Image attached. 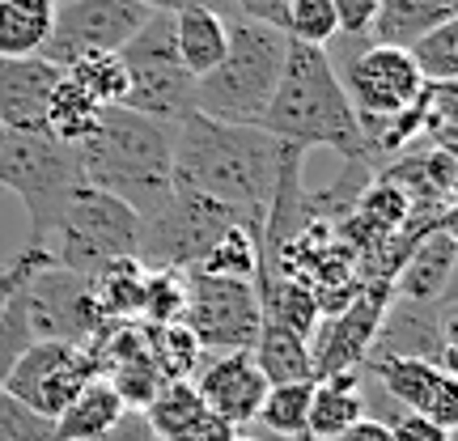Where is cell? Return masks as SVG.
<instances>
[{
	"mask_svg": "<svg viewBox=\"0 0 458 441\" xmlns=\"http://www.w3.org/2000/svg\"><path fill=\"white\" fill-rule=\"evenodd\" d=\"M145 280L148 267L136 255L111 259L106 267H98L89 276V289H94L102 318L106 323H140V314H145Z\"/></svg>",
	"mask_w": 458,
	"mask_h": 441,
	"instance_id": "23",
	"label": "cell"
},
{
	"mask_svg": "<svg viewBox=\"0 0 458 441\" xmlns=\"http://www.w3.org/2000/svg\"><path fill=\"white\" fill-rule=\"evenodd\" d=\"M55 21V0H0V60L38 55Z\"/></svg>",
	"mask_w": 458,
	"mask_h": 441,
	"instance_id": "25",
	"label": "cell"
},
{
	"mask_svg": "<svg viewBox=\"0 0 458 441\" xmlns=\"http://www.w3.org/2000/svg\"><path fill=\"white\" fill-rule=\"evenodd\" d=\"M199 272L208 276H229V280H250L259 276V229L250 225H233L221 233V242L204 255Z\"/></svg>",
	"mask_w": 458,
	"mask_h": 441,
	"instance_id": "31",
	"label": "cell"
},
{
	"mask_svg": "<svg viewBox=\"0 0 458 441\" xmlns=\"http://www.w3.org/2000/svg\"><path fill=\"white\" fill-rule=\"evenodd\" d=\"M340 85L352 111H357L360 128L365 123H382L391 114L408 111L411 102L420 98V72L411 64V55L403 47H382V43H369L365 51H357L340 72Z\"/></svg>",
	"mask_w": 458,
	"mask_h": 441,
	"instance_id": "14",
	"label": "cell"
},
{
	"mask_svg": "<svg viewBox=\"0 0 458 441\" xmlns=\"http://www.w3.org/2000/svg\"><path fill=\"white\" fill-rule=\"evenodd\" d=\"M408 55L425 85H454V77H458V17L433 26L428 34H420L408 47Z\"/></svg>",
	"mask_w": 458,
	"mask_h": 441,
	"instance_id": "32",
	"label": "cell"
},
{
	"mask_svg": "<svg viewBox=\"0 0 458 441\" xmlns=\"http://www.w3.org/2000/svg\"><path fill=\"white\" fill-rule=\"evenodd\" d=\"M68 81H77L98 102V106H123L128 98V72H123V60L119 51H98V55H81L64 68Z\"/></svg>",
	"mask_w": 458,
	"mask_h": 441,
	"instance_id": "30",
	"label": "cell"
},
{
	"mask_svg": "<svg viewBox=\"0 0 458 441\" xmlns=\"http://www.w3.org/2000/svg\"><path fill=\"white\" fill-rule=\"evenodd\" d=\"M454 259H458V242L450 221L425 229V238L411 246L408 263L399 267L394 280V297H408V301H442L454 284Z\"/></svg>",
	"mask_w": 458,
	"mask_h": 441,
	"instance_id": "19",
	"label": "cell"
},
{
	"mask_svg": "<svg viewBox=\"0 0 458 441\" xmlns=\"http://www.w3.org/2000/svg\"><path fill=\"white\" fill-rule=\"evenodd\" d=\"M145 340L162 382H191L199 357H204V348H199V340L191 331L182 323H165V327H148L145 323Z\"/></svg>",
	"mask_w": 458,
	"mask_h": 441,
	"instance_id": "28",
	"label": "cell"
},
{
	"mask_svg": "<svg viewBox=\"0 0 458 441\" xmlns=\"http://www.w3.org/2000/svg\"><path fill=\"white\" fill-rule=\"evenodd\" d=\"M233 441H255V437H246V433H242V428H238V437H233Z\"/></svg>",
	"mask_w": 458,
	"mask_h": 441,
	"instance_id": "43",
	"label": "cell"
},
{
	"mask_svg": "<svg viewBox=\"0 0 458 441\" xmlns=\"http://www.w3.org/2000/svg\"><path fill=\"white\" fill-rule=\"evenodd\" d=\"M191 386L204 399V408L216 411L233 428H242L259 411L263 394H267V377L250 352H204L191 374Z\"/></svg>",
	"mask_w": 458,
	"mask_h": 441,
	"instance_id": "16",
	"label": "cell"
},
{
	"mask_svg": "<svg viewBox=\"0 0 458 441\" xmlns=\"http://www.w3.org/2000/svg\"><path fill=\"white\" fill-rule=\"evenodd\" d=\"M250 357H255V365L263 369L267 386L314 377L310 340H306V335H297V331H289V327H280V323H263L259 340H255V348H250Z\"/></svg>",
	"mask_w": 458,
	"mask_h": 441,
	"instance_id": "26",
	"label": "cell"
},
{
	"mask_svg": "<svg viewBox=\"0 0 458 441\" xmlns=\"http://www.w3.org/2000/svg\"><path fill=\"white\" fill-rule=\"evenodd\" d=\"M34 343V331H30V314H26V301H21V293L0 310V386H4V377H9V369H13L17 360H21V352Z\"/></svg>",
	"mask_w": 458,
	"mask_h": 441,
	"instance_id": "35",
	"label": "cell"
},
{
	"mask_svg": "<svg viewBox=\"0 0 458 441\" xmlns=\"http://www.w3.org/2000/svg\"><path fill=\"white\" fill-rule=\"evenodd\" d=\"M47 263H51L47 250L26 246V250H21V255L9 263V267H0V310H4V306H9V301H13L21 289H26V280H30L38 267H47Z\"/></svg>",
	"mask_w": 458,
	"mask_h": 441,
	"instance_id": "36",
	"label": "cell"
},
{
	"mask_svg": "<svg viewBox=\"0 0 458 441\" xmlns=\"http://www.w3.org/2000/svg\"><path fill=\"white\" fill-rule=\"evenodd\" d=\"M123 72H128V98L123 106L165 123H179L196 111V77H187L174 51V26L170 13H148V21L119 47Z\"/></svg>",
	"mask_w": 458,
	"mask_h": 441,
	"instance_id": "7",
	"label": "cell"
},
{
	"mask_svg": "<svg viewBox=\"0 0 458 441\" xmlns=\"http://www.w3.org/2000/svg\"><path fill=\"white\" fill-rule=\"evenodd\" d=\"M289 34L229 17V47L225 60L196 81V114L216 123H242L259 128L267 102L276 94L280 68H284Z\"/></svg>",
	"mask_w": 458,
	"mask_h": 441,
	"instance_id": "4",
	"label": "cell"
},
{
	"mask_svg": "<svg viewBox=\"0 0 458 441\" xmlns=\"http://www.w3.org/2000/svg\"><path fill=\"white\" fill-rule=\"evenodd\" d=\"M64 68L26 55V60H0V128L43 131V111Z\"/></svg>",
	"mask_w": 458,
	"mask_h": 441,
	"instance_id": "18",
	"label": "cell"
},
{
	"mask_svg": "<svg viewBox=\"0 0 458 441\" xmlns=\"http://www.w3.org/2000/svg\"><path fill=\"white\" fill-rule=\"evenodd\" d=\"M284 441H314L310 433H297V437H284Z\"/></svg>",
	"mask_w": 458,
	"mask_h": 441,
	"instance_id": "42",
	"label": "cell"
},
{
	"mask_svg": "<svg viewBox=\"0 0 458 441\" xmlns=\"http://www.w3.org/2000/svg\"><path fill=\"white\" fill-rule=\"evenodd\" d=\"M98 111L102 106L85 94L81 85L60 77L47 98V111H43V131L64 140V145H81L85 136L94 131V123H98Z\"/></svg>",
	"mask_w": 458,
	"mask_h": 441,
	"instance_id": "27",
	"label": "cell"
},
{
	"mask_svg": "<svg viewBox=\"0 0 458 441\" xmlns=\"http://www.w3.org/2000/svg\"><path fill=\"white\" fill-rule=\"evenodd\" d=\"M289 148L263 128L216 123L191 111L174 123V187L216 199L263 229Z\"/></svg>",
	"mask_w": 458,
	"mask_h": 441,
	"instance_id": "1",
	"label": "cell"
},
{
	"mask_svg": "<svg viewBox=\"0 0 458 441\" xmlns=\"http://www.w3.org/2000/svg\"><path fill=\"white\" fill-rule=\"evenodd\" d=\"M233 437H238V428L229 425V420H221L216 411L204 408L191 425H182L170 441H233Z\"/></svg>",
	"mask_w": 458,
	"mask_h": 441,
	"instance_id": "38",
	"label": "cell"
},
{
	"mask_svg": "<svg viewBox=\"0 0 458 441\" xmlns=\"http://www.w3.org/2000/svg\"><path fill=\"white\" fill-rule=\"evenodd\" d=\"M360 369H340V374L314 377L310 394V416H306V433L314 441L340 437L348 425H357L365 416V391H360Z\"/></svg>",
	"mask_w": 458,
	"mask_h": 441,
	"instance_id": "21",
	"label": "cell"
},
{
	"mask_svg": "<svg viewBox=\"0 0 458 441\" xmlns=\"http://www.w3.org/2000/svg\"><path fill=\"white\" fill-rule=\"evenodd\" d=\"M310 394H314V377H301V382H276L267 386L259 403V416L267 433L276 437H297L306 433V416H310Z\"/></svg>",
	"mask_w": 458,
	"mask_h": 441,
	"instance_id": "29",
	"label": "cell"
},
{
	"mask_svg": "<svg viewBox=\"0 0 458 441\" xmlns=\"http://www.w3.org/2000/svg\"><path fill=\"white\" fill-rule=\"evenodd\" d=\"M182 310H187V272H174V267H148L145 314H140V323H148V327L182 323Z\"/></svg>",
	"mask_w": 458,
	"mask_h": 441,
	"instance_id": "33",
	"label": "cell"
},
{
	"mask_svg": "<svg viewBox=\"0 0 458 441\" xmlns=\"http://www.w3.org/2000/svg\"><path fill=\"white\" fill-rule=\"evenodd\" d=\"M360 374H374L377 386L403 403V411L428 416V420H437L445 428L458 425V382L454 374H445L442 365L408 360V357H382V360H365Z\"/></svg>",
	"mask_w": 458,
	"mask_h": 441,
	"instance_id": "17",
	"label": "cell"
},
{
	"mask_svg": "<svg viewBox=\"0 0 458 441\" xmlns=\"http://www.w3.org/2000/svg\"><path fill=\"white\" fill-rule=\"evenodd\" d=\"M89 377H98V365H94L85 343L34 340L21 352V360L9 369L0 391L9 394V399H17V403H26L30 411H38V416L55 420L77 399V391H81Z\"/></svg>",
	"mask_w": 458,
	"mask_h": 441,
	"instance_id": "11",
	"label": "cell"
},
{
	"mask_svg": "<svg viewBox=\"0 0 458 441\" xmlns=\"http://www.w3.org/2000/svg\"><path fill=\"white\" fill-rule=\"evenodd\" d=\"M284 34L293 43H310V47H327L340 38V21L331 0H293L289 17H284Z\"/></svg>",
	"mask_w": 458,
	"mask_h": 441,
	"instance_id": "34",
	"label": "cell"
},
{
	"mask_svg": "<svg viewBox=\"0 0 458 441\" xmlns=\"http://www.w3.org/2000/svg\"><path fill=\"white\" fill-rule=\"evenodd\" d=\"M77 153L85 182L123 199L140 221L174 196V123L165 119L128 106H102Z\"/></svg>",
	"mask_w": 458,
	"mask_h": 441,
	"instance_id": "3",
	"label": "cell"
},
{
	"mask_svg": "<svg viewBox=\"0 0 458 441\" xmlns=\"http://www.w3.org/2000/svg\"><path fill=\"white\" fill-rule=\"evenodd\" d=\"M94 441H157V437H153V428H148L145 411H140V408H128L111 428H106V433H98Z\"/></svg>",
	"mask_w": 458,
	"mask_h": 441,
	"instance_id": "40",
	"label": "cell"
},
{
	"mask_svg": "<svg viewBox=\"0 0 458 441\" xmlns=\"http://www.w3.org/2000/svg\"><path fill=\"white\" fill-rule=\"evenodd\" d=\"M182 327L196 335L204 352H250L263 327L255 284L250 280L208 276L199 267H187Z\"/></svg>",
	"mask_w": 458,
	"mask_h": 441,
	"instance_id": "9",
	"label": "cell"
},
{
	"mask_svg": "<svg viewBox=\"0 0 458 441\" xmlns=\"http://www.w3.org/2000/svg\"><path fill=\"white\" fill-rule=\"evenodd\" d=\"M233 13L242 21H259V26H272V30H284V17H289V4L293 0H229Z\"/></svg>",
	"mask_w": 458,
	"mask_h": 441,
	"instance_id": "39",
	"label": "cell"
},
{
	"mask_svg": "<svg viewBox=\"0 0 458 441\" xmlns=\"http://www.w3.org/2000/svg\"><path fill=\"white\" fill-rule=\"evenodd\" d=\"M148 13L153 9L145 0H64L55 4V21L38 55L68 68L81 55L119 51L148 21Z\"/></svg>",
	"mask_w": 458,
	"mask_h": 441,
	"instance_id": "10",
	"label": "cell"
},
{
	"mask_svg": "<svg viewBox=\"0 0 458 441\" xmlns=\"http://www.w3.org/2000/svg\"><path fill=\"white\" fill-rule=\"evenodd\" d=\"M259 128L297 148H331L344 162L369 165L374 148L360 131V119L340 85V68L331 64L327 47L293 43L284 51L276 94L263 111Z\"/></svg>",
	"mask_w": 458,
	"mask_h": 441,
	"instance_id": "2",
	"label": "cell"
},
{
	"mask_svg": "<svg viewBox=\"0 0 458 441\" xmlns=\"http://www.w3.org/2000/svg\"><path fill=\"white\" fill-rule=\"evenodd\" d=\"M391 428V441H454V428L437 425L428 416H416V411H399Z\"/></svg>",
	"mask_w": 458,
	"mask_h": 441,
	"instance_id": "37",
	"label": "cell"
},
{
	"mask_svg": "<svg viewBox=\"0 0 458 441\" xmlns=\"http://www.w3.org/2000/svg\"><path fill=\"white\" fill-rule=\"evenodd\" d=\"M331 441H391V428H386V420L360 416L357 425H348L340 437H331Z\"/></svg>",
	"mask_w": 458,
	"mask_h": 441,
	"instance_id": "41",
	"label": "cell"
},
{
	"mask_svg": "<svg viewBox=\"0 0 458 441\" xmlns=\"http://www.w3.org/2000/svg\"><path fill=\"white\" fill-rule=\"evenodd\" d=\"M458 17V0H377L374 26L365 38H374L382 47H403L408 51L420 34H428L442 21Z\"/></svg>",
	"mask_w": 458,
	"mask_h": 441,
	"instance_id": "22",
	"label": "cell"
},
{
	"mask_svg": "<svg viewBox=\"0 0 458 441\" xmlns=\"http://www.w3.org/2000/svg\"><path fill=\"white\" fill-rule=\"evenodd\" d=\"M386 306V284L357 289L352 306H340L335 314H323L318 327L310 331V365L314 377L340 374V369H360L374 343L377 318Z\"/></svg>",
	"mask_w": 458,
	"mask_h": 441,
	"instance_id": "15",
	"label": "cell"
},
{
	"mask_svg": "<svg viewBox=\"0 0 458 441\" xmlns=\"http://www.w3.org/2000/svg\"><path fill=\"white\" fill-rule=\"evenodd\" d=\"M174 26V51H179V64L187 68V77H208L229 47V17L213 13V9H196L187 4L179 13H170Z\"/></svg>",
	"mask_w": 458,
	"mask_h": 441,
	"instance_id": "20",
	"label": "cell"
},
{
	"mask_svg": "<svg viewBox=\"0 0 458 441\" xmlns=\"http://www.w3.org/2000/svg\"><path fill=\"white\" fill-rule=\"evenodd\" d=\"M26 314H30L34 340H68V343H89L98 335V327L106 323L94 301L89 276L64 272V267H38L26 289H21Z\"/></svg>",
	"mask_w": 458,
	"mask_h": 441,
	"instance_id": "13",
	"label": "cell"
},
{
	"mask_svg": "<svg viewBox=\"0 0 458 441\" xmlns=\"http://www.w3.org/2000/svg\"><path fill=\"white\" fill-rule=\"evenodd\" d=\"M85 187L81 153L47 131L0 128V191H13L30 216V242L47 250V238L72 191Z\"/></svg>",
	"mask_w": 458,
	"mask_h": 441,
	"instance_id": "5",
	"label": "cell"
},
{
	"mask_svg": "<svg viewBox=\"0 0 458 441\" xmlns=\"http://www.w3.org/2000/svg\"><path fill=\"white\" fill-rule=\"evenodd\" d=\"M55 4H64V0H55Z\"/></svg>",
	"mask_w": 458,
	"mask_h": 441,
	"instance_id": "44",
	"label": "cell"
},
{
	"mask_svg": "<svg viewBox=\"0 0 458 441\" xmlns=\"http://www.w3.org/2000/svg\"><path fill=\"white\" fill-rule=\"evenodd\" d=\"M233 225H250V221H246L242 213L225 208V204H216V199L174 187V196L165 199L153 216L140 221L136 259L145 263V267H174V272H187V267H199L204 255L221 242V233Z\"/></svg>",
	"mask_w": 458,
	"mask_h": 441,
	"instance_id": "8",
	"label": "cell"
},
{
	"mask_svg": "<svg viewBox=\"0 0 458 441\" xmlns=\"http://www.w3.org/2000/svg\"><path fill=\"white\" fill-rule=\"evenodd\" d=\"M140 246V216L131 213L123 199L106 196L98 187H77L64 213L47 238V255L55 267L94 276L111 259H128Z\"/></svg>",
	"mask_w": 458,
	"mask_h": 441,
	"instance_id": "6",
	"label": "cell"
},
{
	"mask_svg": "<svg viewBox=\"0 0 458 441\" xmlns=\"http://www.w3.org/2000/svg\"><path fill=\"white\" fill-rule=\"evenodd\" d=\"M123 411H128V403L119 399V391H114L111 382L106 377H89L81 391H77V399L55 416V441H94Z\"/></svg>",
	"mask_w": 458,
	"mask_h": 441,
	"instance_id": "24",
	"label": "cell"
},
{
	"mask_svg": "<svg viewBox=\"0 0 458 441\" xmlns=\"http://www.w3.org/2000/svg\"><path fill=\"white\" fill-rule=\"evenodd\" d=\"M382 357H408V360H433L445 374H454V310H450V293L442 301H408L394 297V306H382L374 343L365 360Z\"/></svg>",
	"mask_w": 458,
	"mask_h": 441,
	"instance_id": "12",
	"label": "cell"
}]
</instances>
